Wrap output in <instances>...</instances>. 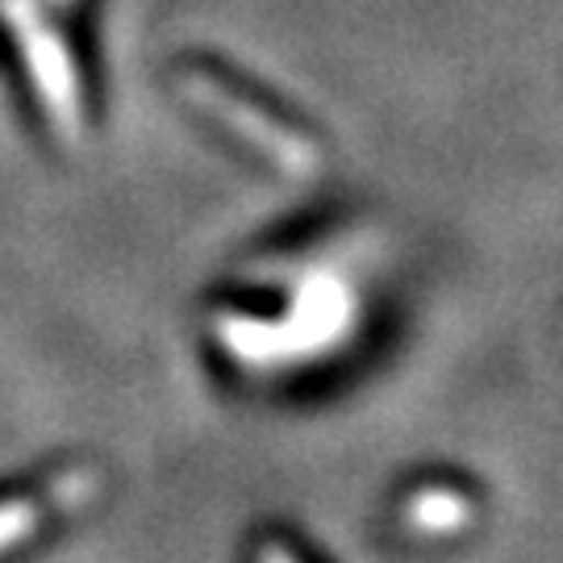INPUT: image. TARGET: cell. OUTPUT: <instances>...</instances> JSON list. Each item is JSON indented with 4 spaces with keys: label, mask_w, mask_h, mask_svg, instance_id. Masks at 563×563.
<instances>
[{
    "label": "cell",
    "mask_w": 563,
    "mask_h": 563,
    "mask_svg": "<svg viewBox=\"0 0 563 563\" xmlns=\"http://www.w3.org/2000/svg\"><path fill=\"white\" fill-rule=\"evenodd\" d=\"M0 18L9 25V34L18 38L25 71L38 88L42 109L51 113L55 130L63 139L80 142L84 139V88L80 71L71 63L67 42L59 30L46 21L38 0H0Z\"/></svg>",
    "instance_id": "cell-2"
},
{
    "label": "cell",
    "mask_w": 563,
    "mask_h": 563,
    "mask_svg": "<svg viewBox=\"0 0 563 563\" xmlns=\"http://www.w3.org/2000/svg\"><path fill=\"white\" fill-rule=\"evenodd\" d=\"M260 563H297V560H292V555H288L284 547H267V551H263V560H260Z\"/></svg>",
    "instance_id": "cell-6"
},
{
    "label": "cell",
    "mask_w": 563,
    "mask_h": 563,
    "mask_svg": "<svg viewBox=\"0 0 563 563\" xmlns=\"http://www.w3.org/2000/svg\"><path fill=\"white\" fill-rule=\"evenodd\" d=\"M42 505L46 501H30V497H18V501H0V551L25 543L42 522Z\"/></svg>",
    "instance_id": "cell-4"
},
{
    "label": "cell",
    "mask_w": 563,
    "mask_h": 563,
    "mask_svg": "<svg viewBox=\"0 0 563 563\" xmlns=\"http://www.w3.org/2000/svg\"><path fill=\"white\" fill-rule=\"evenodd\" d=\"M409 514L422 530H446V526L463 522V501L455 493H422Z\"/></svg>",
    "instance_id": "cell-5"
},
{
    "label": "cell",
    "mask_w": 563,
    "mask_h": 563,
    "mask_svg": "<svg viewBox=\"0 0 563 563\" xmlns=\"http://www.w3.org/2000/svg\"><path fill=\"white\" fill-rule=\"evenodd\" d=\"M351 325V292L334 276H309L292 297V309L284 322H263V318H242L225 313L218 322V339L255 367H276V363L309 360L322 355L325 346L346 334Z\"/></svg>",
    "instance_id": "cell-1"
},
{
    "label": "cell",
    "mask_w": 563,
    "mask_h": 563,
    "mask_svg": "<svg viewBox=\"0 0 563 563\" xmlns=\"http://www.w3.org/2000/svg\"><path fill=\"white\" fill-rule=\"evenodd\" d=\"M184 97L205 109L209 118H218L225 130H234L242 142H251L255 151H263L267 159L284 167L288 176H309L318 172V146L309 139H301L297 130L280 125L276 118H267L260 104L242 101L239 92H230L222 80L205 76V71H188L184 76Z\"/></svg>",
    "instance_id": "cell-3"
},
{
    "label": "cell",
    "mask_w": 563,
    "mask_h": 563,
    "mask_svg": "<svg viewBox=\"0 0 563 563\" xmlns=\"http://www.w3.org/2000/svg\"><path fill=\"white\" fill-rule=\"evenodd\" d=\"M55 4H67V0H55Z\"/></svg>",
    "instance_id": "cell-7"
}]
</instances>
